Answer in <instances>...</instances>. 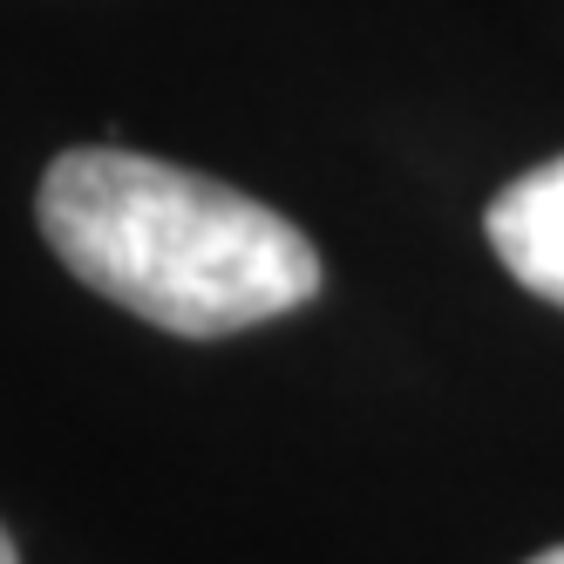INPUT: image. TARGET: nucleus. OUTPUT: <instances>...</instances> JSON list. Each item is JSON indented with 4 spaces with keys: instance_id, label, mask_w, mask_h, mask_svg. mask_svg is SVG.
Here are the masks:
<instances>
[{
    "instance_id": "1",
    "label": "nucleus",
    "mask_w": 564,
    "mask_h": 564,
    "mask_svg": "<svg viewBox=\"0 0 564 564\" xmlns=\"http://www.w3.org/2000/svg\"><path fill=\"white\" fill-rule=\"evenodd\" d=\"M34 218L89 293L164 334H246L319 293V252L300 225L143 150H62L42 171Z\"/></svg>"
},
{
    "instance_id": "2",
    "label": "nucleus",
    "mask_w": 564,
    "mask_h": 564,
    "mask_svg": "<svg viewBox=\"0 0 564 564\" xmlns=\"http://www.w3.org/2000/svg\"><path fill=\"white\" fill-rule=\"evenodd\" d=\"M482 231L523 293L564 306V156L503 184L482 212Z\"/></svg>"
},
{
    "instance_id": "3",
    "label": "nucleus",
    "mask_w": 564,
    "mask_h": 564,
    "mask_svg": "<svg viewBox=\"0 0 564 564\" xmlns=\"http://www.w3.org/2000/svg\"><path fill=\"white\" fill-rule=\"evenodd\" d=\"M0 564H21V557H14V538H8V523H0Z\"/></svg>"
},
{
    "instance_id": "4",
    "label": "nucleus",
    "mask_w": 564,
    "mask_h": 564,
    "mask_svg": "<svg viewBox=\"0 0 564 564\" xmlns=\"http://www.w3.org/2000/svg\"><path fill=\"white\" fill-rule=\"evenodd\" d=\"M531 564H564V544H557V551H544V557H531Z\"/></svg>"
}]
</instances>
